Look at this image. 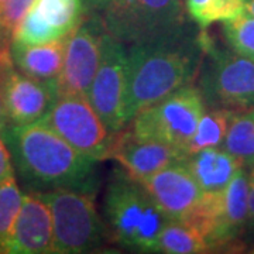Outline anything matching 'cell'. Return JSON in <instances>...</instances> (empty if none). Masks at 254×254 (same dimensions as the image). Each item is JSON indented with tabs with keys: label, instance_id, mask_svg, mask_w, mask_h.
<instances>
[{
	"label": "cell",
	"instance_id": "cell-10",
	"mask_svg": "<svg viewBox=\"0 0 254 254\" xmlns=\"http://www.w3.org/2000/svg\"><path fill=\"white\" fill-rule=\"evenodd\" d=\"M105 27L100 13H88L64 40V63L57 79L60 95H85L96 75Z\"/></svg>",
	"mask_w": 254,
	"mask_h": 254
},
{
	"label": "cell",
	"instance_id": "cell-28",
	"mask_svg": "<svg viewBox=\"0 0 254 254\" xmlns=\"http://www.w3.org/2000/svg\"><path fill=\"white\" fill-rule=\"evenodd\" d=\"M14 175L13 168V157L6 140L0 136V182Z\"/></svg>",
	"mask_w": 254,
	"mask_h": 254
},
{
	"label": "cell",
	"instance_id": "cell-7",
	"mask_svg": "<svg viewBox=\"0 0 254 254\" xmlns=\"http://www.w3.org/2000/svg\"><path fill=\"white\" fill-rule=\"evenodd\" d=\"M100 16L105 31L126 46L170 34L190 20L184 0H115Z\"/></svg>",
	"mask_w": 254,
	"mask_h": 254
},
{
	"label": "cell",
	"instance_id": "cell-14",
	"mask_svg": "<svg viewBox=\"0 0 254 254\" xmlns=\"http://www.w3.org/2000/svg\"><path fill=\"white\" fill-rule=\"evenodd\" d=\"M7 253H54L51 210L48 203L37 192L24 195L23 205L10 237Z\"/></svg>",
	"mask_w": 254,
	"mask_h": 254
},
{
	"label": "cell",
	"instance_id": "cell-19",
	"mask_svg": "<svg viewBox=\"0 0 254 254\" xmlns=\"http://www.w3.org/2000/svg\"><path fill=\"white\" fill-rule=\"evenodd\" d=\"M222 147L245 165H254V108L232 110Z\"/></svg>",
	"mask_w": 254,
	"mask_h": 254
},
{
	"label": "cell",
	"instance_id": "cell-3",
	"mask_svg": "<svg viewBox=\"0 0 254 254\" xmlns=\"http://www.w3.org/2000/svg\"><path fill=\"white\" fill-rule=\"evenodd\" d=\"M102 212L115 243L147 253H154L158 236L168 222L144 185L123 168L110 177Z\"/></svg>",
	"mask_w": 254,
	"mask_h": 254
},
{
	"label": "cell",
	"instance_id": "cell-24",
	"mask_svg": "<svg viewBox=\"0 0 254 254\" xmlns=\"http://www.w3.org/2000/svg\"><path fill=\"white\" fill-rule=\"evenodd\" d=\"M222 31L230 50L236 54L254 61V17L243 13L222 21Z\"/></svg>",
	"mask_w": 254,
	"mask_h": 254
},
{
	"label": "cell",
	"instance_id": "cell-31",
	"mask_svg": "<svg viewBox=\"0 0 254 254\" xmlns=\"http://www.w3.org/2000/svg\"><path fill=\"white\" fill-rule=\"evenodd\" d=\"M245 9L254 17V0H245Z\"/></svg>",
	"mask_w": 254,
	"mask_h": 254
},
{
	"label": "cell",
	"instance_id": "cell-13",
	"mask_svg": "<svg viewBox=\"0 0 254 254\" xmlns=\"http://www.w3.org/2000/svg\"><path fill=\"white\" fill-rule=\"evenodd\" d=\"M58 95L57 81H40L11 68L4 83L7 122L11 126L36 123L46 116Z\"/></svg>",
	"mask_w": 254,
	"mask_h": 254
},
{
	"label": "cell",
	"instance_id": "cell-5",
	"mask_svg": "<svg viewBox=\"0 0 254 254\" xmlns=\"http://www.w3.org/2000/svg\"><path fill=\"white\" fill-rule=\"evenodd\" d=\"M205 109L199 88L190 83L137 113L128 127L138 137L173 145L185 155Z\"/></svg>",
	"mask_w": 254,
	"mask_h": 254
},
{
	"label": "cell",
	"instance_id": "cell-33",
	"mask_svg": "<svg viewBox=\"0 0 254 254\" xmlns=\"http://www.w3.org/2000/svg\"><path fill=\"white\" fill-rule=\"evenodd\" d=\"M6 1H7V0H0V7H1V6H3V4L6 3Z\"/></svg>",
	"mask_w": 254,
	"mask_h": 254
},
{
	"label": "cell",
	"instance_id": "cell-8",
	"mask_svg": "<svg viewBox=\"0 0 254 254\" xmlns=\"http://www.w3.org/2000/svg\"><path fill=\"white\" fill-rule=\"evenodd\" d=\"M75 150L95 161L109 157L113 134L105 126L85 95H58L41 120Z\"/></svg>",
	"mask_w": 254,
	"mask_h": 254
},
{
	"label": "cell",
	"instance_id": "cell-4",
	"mask_svg": "<svg viewBox=\"0 0 254 254\" xmlns=\"http://www.w3.org/2000/svg\"><path fill=\"white\" fill-rule=\"evenodd\" d=\"M53 216L54 253L81 254L100 250L110 239L109 230L95 206V195L72 190L37 192Z\"/></svg>",
	"mask_w": 254,
	"mask_h": 254
},
{
	"label": "cell",
	"instance_id": "cell-30",
	"mask_svg": "<svg viewBox=\"0 0 254 254\" xmlns=\"http://www.w3.org/2000/svg\"><path fill=\"white\" fill-rule=\"evenodd\" d=\"M85 13H102L108 6H110L115 0H82Z\"/></svg>",
	"mask_w": 254,
	"mask_h": 254
},
{
	"label": "cell",
	"instance_id": "cell-1",
	"mask_svg": "<svg viewBox=\"0 0 254 254\" xmlns=\"http://www.w3.org/2000/svg\"><path fill=\"white\" fill-rule=\"evenodd\" d=\"M208 34L190 20L181 28L127 48L126 126L137 113L198 78Z\"/></svg>",
	"mask_w": 254,
	"mask_h": 254
},
{
	"label": "cell",
	"instance_id": "cell-18",
	"mask_svg": "<svg viewBox=\"0 0 254 254\" xmlns=\"http://www.w3.org/2000/svg\"><path fill=\"white\" fill-rule=\"evenodd\" d=\"M209 246L200 232L190 223L168 220L163 227L154 253L196 254L208 253Z\"/></svg>",
	"mask_w": 254,
	"mask_h": 254
},
{
	"label": "cell",
	"instance_id": "cell-22",
	"mask_svg": "<svg viewBox=\"0 0 254 254\" xmlns=\"http://www.w3.org/2000/svg\"><path fill=\"white\" fill-rule=\"evenodd\" d=\"M188 17L200 30L222 23L245 11V0H185Z\"/></svg>",
	"mask_w": 254,
	"mask_h": 254
},
{
	"label": "cell",
	"instance_id": "cell-26",
	"mask_svg": "<svg viewBox=\"0 0 254 254\" xmlns=\"http://www.w3.org/2000/svg\"><path fill=\"white\" fill-rule=\"evenodd\" d=\"M36 0H7L0 7V37L11 46L14 30L33 7Z\"/></svg>",
	"mask_w": 254,
	"mask_h": 254
},
{
	"label": "cell",
	"instance_id": "cell-21",
	"mask_svg": "<svg viewBox=\"0 0 254 254\" xmlns=\"http://www.w3.org/2000/svg\"><path fill=\"white\" fill-rule=\"evenodd\" d=\"M230 116H232V109L206 106L203 115L200 116L195 134L190 141V144L187 145L185 157L200 151L203 148L222 147L226 137Z\"/></svg>",
	"mask_w": 254,
	"mask_h": 254
},
{
	"label": "cell",
	"instance_id": "cell-6",
	"mask_svg": "<svg viewBox=\"0 0 254 254\" xmlns=\"http://www.w3.org/2000/svg\"><path fill=\"white\" fill-rule=\"evenodd\" d=\"M198 78L206 106L232 110L254 108L253 60L222 50L208 38Z\"/></svg>",
	"mask_w": 254,
	"mask_h": 254
},
{
	"label": "cell",
	"instance_id": "cell-34",
	"mask_svg": "<svg viewBox=\"0 0 254 254\" xmlns=\"http://www.w3.org/2000/svg\"><path fill=\"white\" fill-rule=\"evenodd\" d=\"M253 253H254V252H253Z\"/></svg>",
	"mask_w": 254,
	"mask_h": 254
},
{
	"label": "cell",
	"instance_id": "cell-17",
	"mask_svg": "<svg viewBox=\"0 0 254 254\" xmlns=\"http://www.w3.org/2000/svg\"><path fill=\"white\" fill-rule=\"evenodd\" d=\"M64 40H57L46 44L24 46L13 43L10 55L13 65L27 76L40 81H57L64 63Z\"/></svg>",
	"mask_w": 254,
	"mask_h": 254
},
{
	"label": "cell",
	"instance_id": "cell-11",
	"mask_svg": "<svg viewBox=\"0 0 254 254\" xmlns=\"http://www.w3.org/2000/svg\"><path fill=\"white\" fill-rule=\"evenodd\" d=\"M140 182L168 220L187 222L205 193L182 161L171 164Z\"/></svg>",
	"mask_w": 254,
	"mask_h": 254
},
{
	"label": "cell",
	"instance_id": "cell-15",
	"mask_svg": "<svg viewBox=\"0 0 254 254\" xmlns=\"http://www.w3.org/2000/svg\"><path fill=\"white\" fill-rule=\"evenodd\" d=\"M249 213V171L242 167L222 192V206L215 235L210 240V252L237 245L246 230Z\"/></svg>",
	"mask_w": 254,
	"mask_h": 254
},
{
	"label": "cell",
	"instance_id": "cell-25",
	"mask_svg": "<svg viewBox=\"0 0 254 254\" xmlns=\"http://www.w3.org/2000/svg\"><path fill=\"white\" fill-rule=\"evenodd\" d=\"M54 28L48 26L43 18L37 14L33 7L28 10V13L21 20L17 28L13 34V43L24 44V46H36V44H46L51 41L61 40Z\"/></svg>",
	"mask_w": 254,
	"mask_h": 254
},
{
	"label": "cell",
	"instance_id": "cell-9",
	"mask_svg": "<svg viewBox=\"0 0 254 254\" xmlns=\"http://www.w3.org/2000/svg\"><path fill=\"white\" fill-rule=\"evenodd\" d=\"M127 86V47L105 33L96 75L88 99L112 134L126 127L125 96Z\"/></svg>",
	"mask_w": 254,
	"mask_h": 254
},
{
	"label": "cell",
	"instance_id": "cell-32",
	"mask_svg": "<svg viewBox=\"0 0 254 254\" xmlns=\"http://www.w3.org/2000/svg\"><path fill=\"white\" fill-rule=\"evenodd\" d=\"M10 51V44H6L1 37H0V53H9Z\"/></svg>",
	"mask_w": 254,
	"mask_h": 254
},
{
	"label": "cell",
	"instance_id": "cell-2",
	"mask_svg": "<svg viewBox=\"0 0 254 254\" xmlns=\"http://www.w3.org/2000/svg\"><path fill=\"white\" fill-rule=\"evenodd\" d=\"M18 173L38 192L98 190L96 163L75 150L43 122L11 126L4 136Z\"/></svg>",
	"mask_w": 254,
	"mask_h": 254
},
{
	"label": "cell",
	"instance_id": "cell-27",
	"mask_svg": "<svg viewBox=\"0 0 254 254\" xmlns=\"http://www.w3.org/2000/svg\"><path fill=\"white\" fill-rule=\"evenodd\" d=\"M13 68L11 55L9 53H0V130L7 123L6 103H4V83L9 71Z\"/></svg>",
	"mask_w": 254,
	"mask_h": 254
},
{
	"label": "cell",
	"instance_id": "cell-16",
	"mask_svg": "<svg viewBox=\"0 0 254 254\" xmlns=\"http://www.w3.org/2000/svg\"><path fill=\"white\" fill-rule=\"evenodd\" d=\"M182 163L187 165L203 192L223 190L235 174L245 167L242 160L220 147L192 153L187 155Z\"/></svg>",
	"mask_w": 254,
	"mask_h": 254
},
{
	"label": "cell",
	"instance_id": "cell-23",
	"mask_svg": "<svg viewBox=\"0 0 254 254\" xmlns=\"http://www.w3.org/2000/svg\"><path fill=\"white\" fill-rule=\"evenodd\" d=\"M24 195L20 192L14 175L0 182V253H7Z\"/></svg>",
	"mask_w": 254,
	"mask_h": 254
},
{
	"label": "cell",
	"instance_id": "cell-12",
	"mask_svg": "<svg viewBox=\"0 0 254 254\" xmlns=\"http://www.w3.org/2000/svg\"><path fill=\"white\" fill-rule=\"evenodd\" d=\"M108 158L116 160L128 175L140 181L171 164L182 161L185 155L173 145L141 138L130 127H123L112 137Z\"/></svg>",
	"mask_w": 254,
	"mask_h": 254
},
{
	"label": "cell",
	"instance_id": "cell-29",
	"mask_svg": "<svg viewBox=\"0 0 254 254\" xmlns=\"http://www.w3.org/2000/svg\"><path fill=\"white\" fill-rule=\"evenodd\" d=\"M246 229L254 232V165L249 168V213Z\"/></svg>",
	"mask_w": 254,
	"mask_h": 254
},
{
	"label": "cell",
	"instance_id": "cell-20",
	"mask_svg": "<svg viewBox=\"0 0 254 254\" xmlns=\"http://www.w3.org/2000/svg\"><path fill=\"white\" fill-rule=\"evenodd\" d=\"M33 10L65 38L85 17L82 0H36Z\"/></svg>",
	"mask_w": 254,
	"mask_h": 254
}]
</instances>
